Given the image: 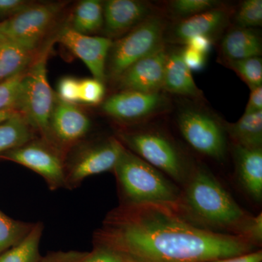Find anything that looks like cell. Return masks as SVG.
I'll list each match as a JSON object with an SVG mask.
<instances>
[{"label": "cell", "instance_id": "cell-17", "mask_svg": "<svg viewBox=\"0 0 262 262\" xmlns=\"http://www.w3.org/2000/svg\"><path fill=\"white\" fill-rule=\"evenodd\" d=\"M229 13L225 8L217 7L204 13L184 18L172 31V37L177 42L185 43L189 38L211 34L223 28L228 20Z\"/></svg>", "mask_w": 262, "mask_h": 262}, {"label": "cell", "instance_id": "cell-24", "mask_svg": "<svg viewBox=\"0 0 262 262\" xmlns=\"http://www.w3.org/2000/svg\"><path fill=\"white\" fill-rule=\"evenodd\" d=\"M42 232V223L34 225L18 244L0 254V262H39L42 257L39 253Z\"/></svg>", "mask_w": 262, "mask_h": 262}, {"label": "cell", "instance_id": "cell-3", "mask_svg": "<svg viewBox=\"0 0 262 262\" xmlns=\"http://www.w3.org/2000/svg\"><path fill=\"white\" fill-rule=\"evenodd\" d=\"M122 206L155 204L176 208L181 187L167 176L124 147L113 170Z\"/></svg>", "mask_w": 262, "mask_h": 262}, {"label": "cell", "instance_id": "cell-25", "mask_svg": "<svg viewBox=\"0 0 262 262\" xmlns=\"http://www.w3.org/2000/svg\"><path fill=\"white\" fill-rule=\"evenodd\" d=\"M33 226L10 219L0 211V254L18 244L29 234Z\"/></svg>", "mask_w": 262, "mask_h": 262}, {"label": "cell", "instance_id": "cell-31", "mask_svg": "<svg viewBox=\"0 0 262 262\" xmlns=\"http://www.w3.org/2000/svg\"><path fill=\"white\" fill-rule=\"evenodd\" d=\"M105 88L101 81L86 78L80 81V102L96 104L102 101Z\"/></svg>", "mask_w": 262, "mask_h": 262}, {"label": "cell", "instance_id": "cell-23", "mask_svg": "<svg viewBox=\"0 0 262 262\" xmlns=\"http://www.w3.org/2000/svg\"><path fill=\"white\" fill-rule=\"evenodd\" d=\"M103 26V8L98 0H84L76 7L71 28L80 34L89 35L101 30Z\"/></svg>", "mask_w": 262, "mask_h": 262}, {"label": "cell", "instance_id": "cell-14", "mask_svg": "<svg viewBox=\"0 0 262 262\" xmlns=\"http://www.w3.org/2000/svg\"><path fill=\"white\" fill-rule=\"evenodd\" d=\"M50 137L53 146H71L83 138L91 128V120L75 104L59 98L55 101L49 123Z\"/></svg>", "mask_w": 262, "mask_h": 262}, {"label": "cell", "instance_id": "cell-35", "mask_svg": "<svg viewBox=\"0 0 262 262\" xmlns=\"http://www.w3.org/2000/svg\"><path fill=\"white\" fill-rule=\"evenodd\" d=\"M85 253L77 251H55L43 256L39 262H79Z\"/></svg>", "mask_w": 262, "mask_h": 262}, {"label": "cell", "instance_id": "cell-13", "mask_svg": "<svg viewBox=\"0 0 262 262\" xmlns=\"http://www.w3.org/2000/svg\"><path fill=\"white\" fill-rule=\"evenodd\" d=\"M167 56L168 53L163 46L136 61L115 80L119 89L145 94L160 93L163 89Z\"/></svg>", "mask_w": 262, "mask_h": 262}, {"label": "cell", "instance_id": "cell-32", "mask_svg": "<svg viewBox=\"0 0 262 262\" xmlns=\"http://www.w3.org/2000/svg\"><path fill=\"white\" fill-rule=\"evenodd\" d=\"M58 98L66 103L80 102V81L71 77L62 78L58 84Z\"/></svg>", "mask_w": 262, "mask_h": 262}, {"label": "cell", "instance_id": "cell-2", "mask_svg": "<svg viewBox=\"0 0 262 262\" xmlns=\"http://www.w3.org/2000/svg\"><path fill=\"white\" fill-rule=\"evenodd\" d=\"M176 210L199 228L242 237L252 215L245 211L215 176L202 165H194L187 182L181 187Z\"/></svg>", "mask_w": 262, "mask_h": 262}, {"label": "cell", "instance_id": "cell-7", "mask_svg": "<svg viewBox=\"0 0 262 262\" xmlns=\"http://www.w3.org/2000/svg\"><path fill=\"white\" fill-rule=\"evenodd\" d=\"M181 134L193 149L216 161L227 155L225 127L212 115L194 108H186L177 118Z\"/></svg>", "mask_w": 262, "mask_h": 262}, {"label": "cell", "instance_id": "cell-10", "mask_svg": "<svg viewBox=\"0 0 262 262\" xmlns=\"http://www.w3.org/2000/svg\"><path fill=\"white\" fill-rule=\"evenodd\" d=\"M124 146L116 138H110L84 148L65 167V187L73 189L91 176L113 171Z\"/></svg>", "mask_w": 262, "mask_h": 262}, {"label": "cell", "instance_id": "cell-15", "mask_svg": "<svg viewBox=\"0 0 262 262\" xmlns=\"http://www.w3.org/2000/svg\"><path fill=\"white\" fill-rule=\"evenodd\" d=\"M103 8V30L111 39L130 32L153 15L149 3L136 0H108Z\"/></svg>", "mask_w": 262, "mask_h": 262}, {"label": "cell", "instance_id": "cell-16", "mask_svg": "<svg viewBox=\"0 0 262 262\" xmlns=\"http://www.w3.org/2000/svg\"><path fill=\"white\" fill-rule=\"evenodd\" d=\"M236 175L241 187L253 201L262 198V148L234 145Z\"/></svg>", "mask_w": 262, "mask_h": 262}, {"label": "cell", "instance_id": "cell-41", "mask_svg": "<svg viewBox=\"0 0 262 262\" xmlns=\"http://www.w3.org/2000/svg\"><path fill=\"white\" fill-rule=\"evenodd\" d=\"M6 40V39H5V37H3V34H2L1 32H0V44H1L2 42H4V41Z\"/></svg>", "mask_w": 262, "mask_h": 262}, {"label": "cell", "instance_id": "cell-40", "mask_svg": "<svg viewBox=\"0 0 262 262\" xmlns=\"http://www.w3.org/2000/svg\"><path fill=\"white\" fill-rule=\"evenodd\" d=\"M17 113L18 112L16 110H8L0 112V123L8 120L10 117L13 116Z\"/></svg>", "mask_w": 262, "mask_h": 262}, {"label": "cell", "instance_id": "cell-19", "mask_svg": "<svg viewBox=\"0 0 262 262\" xmlns=\"http://www.w3.org/2000/svg\"><path fill=\"white\" fill-rule=\"evenodd\" d=\"M221 48L224 56L229 61L259 57L261 54V38L252 29L237 27L225 34Z\"/></svg>", "mask_w": 262, "mask_h": 262}, {"label": "cell", "instance_id": "cell-37", "mask_svg": "<svg viewBox=\"0 0 262 262\" xmlns=\"http://www.w3.org/2000/svg\"><path fill=\"white\" fill-rule=\"evenodd\" d=\"M184 44L194 51L206 56L211 51L212 40L211 38L208 36L198 35L189 38Z\"/></svg>", "mask_w": 262, "mask_h": 262}, {"label": "cell", "instance_id": "cell-30", "mask_svg": "<svg viewBox=\"0 0 262 262\" xmlns=\"http://www.w3.org/2000/svg\"><path fill=\"white\" fill-rule=\"evenodd\" d=\"M220 4L214 0H176L170 3V8L176 15L187 18L220 7Z\"/></svg>", "mask_w": 262, "mask_h": 262}, {"label": "cell", "instance_id": "cell-8", "mask_svg": "<svg viewBox=\"0 0 262 262\" xmlns=\"http://www.w3.org/2000/svg\"><path fill=\"white\" fill-rule=\"evenodd\" d=\"M0 158L20 164L39 174L51 190L65 187V164L61 152L47 141H29L7 151Z\"/></svg>", "mask_w": 262, "mask_h": 262}, {"label": "cell", "instance_id": "cell-38", "mask_svg": "<svg viewBox=\"0 0 262 262\" xmlns=\"http://www.w3.org/2000/svg\"><path fill=\"white\" fill-rule=\"evenodd\" d=\"M262 111V86L251 90L245 114H252Z\"/></svg>", "mask_w": 262, "mask_h": 262}, {"label": "cell", "instance_id": "cell-36", "mask_svg": "<svg viewBox=\"0 0 262 262\" xmlns=\"http://www.w3.org/2000/svg\"><path fill=\"white\" fill-rule=\"evenodd\" d=\"M30 5L23 0H0V17L10 18Z\"/></svg>", "mask_w": 262, "mask_h": 262}, {"label": "cell", "instance_id": "cell-27", "mask_svg": "<svg viewBox=\"0 0 262 262\" xmlns=\"http://www.w3.org/2000/svg\"><path fill=\"white\" fill-rule=\"evenodd\" d=\"M229 66L251 90L262 86V61L259 57L229 61Z\"/></svg>", "mask_w": 262, "mask_h": 262}, {"label": "cell", "instance_id": "cell-9", "mask_svg": "<svg viewBox=\"0 0 262 262\" xmlns=\"http://www.w3.org/2000/svg\"><path fill=\"white\" fill-rule=\"evenodd\" d=\"M61 8L57 3L31 4L0 23V32L7 40L34 51Z\"/></svg>", "mask_w": 262, "mask_h": 262}, {"label": "cell", "instance_id": "cell-28", "mask_svg": "<svg viewBox=\"0 0 262 262\" xmlns=\"http://www.w3.org/2000/svg\"><path fill=\"white\" fill-rule=\"evenodd\" d=\"M233 20L239 28L251 29L261 26V0L244 1L234 15Z\"/></svg>", "mask_w": 262, "mask_h": 262}, {"label": "cell", "instance_id": "cell-5", "mask_svg": "<svg viewBox=\"0 0 262 262\" xmlns=\"http://www.w3.org/2000/svg\"><path fill=\"white\" fill-rule=\"evenodd\" d=\"M118 140L181 187L192 173L194 165L188 161L175 143L161 133L155 130L121 132Z\"/></svg>", "mask_w": 262, "mask_h": 262}, {"label": "cell", "instance_id": "cell-18", "mask_svg": "<svg viewBox=\"0 0 262 262\" xmlns=\"http://www.w3.org/2000/svg\"><path fill=\"white\" fill-rule=\"evenodd\" d=\"M163 90L172 94L201 97L202 91L193 80L191 71L184 63L182 51L168 53L164 72Z\"/></svg>", "mask_w": 262, "mask_h": 262}, {"label": "cell", "instance_id": "cell-29", "mask_svg": "<svg viewBox=\"0 0 262 262\" xmlns=\"http://www.w3.org/2000/svg\"><path fill=\"white\" fill-rule=\"evenodd\" d=\"M79 262H145L118 250L94 245V249Z\"/></svg>", "mask_w": 262, "mask_h": 262}, {"label": "cell", "instance_id": "cell-21", "mask_svg": "<svg viewBox=\"0 0 262 262\" xmlns=\"http://www.w3.org/2000/svg\"><path fill=\"white\" fill-rule=\"evenodd\" d=\"M34 52L13 41L0 44V82L27 70L34 59Z\"/></svg>", "mask_w": 262, "mask_h": 262}, {"label": "cell", "instance_id": "cell-34", "mask_svg": "<svg viewBox=\"0 0 262 262\" xmlns=\"http://www.w3.org/2000/svg\"><path fill=\"white\" fill-rule=\"evenodd\" d=\"M184 63L190 71H201L206 65V56L187 47L182 51Z\"/></svg>", "mask_w": 262, "mask_h": 262}, {"label": "cell", "instance_id": "cell-39", "mask_svg": "<svg viewBox=\"0 0 262 262\" xmlns=\"http://www.w3.org/2000/svg\"><path fill=\"white\" fill-rule=\"evenodd\" d=\"M208 262H262V251L258 249L239 256L218 258Z\"/></svg>", "mask_w": 262, "mask_h": 262}, {"label": "cell", "instance_id": "cell-6", "mask_svg": "<svg viewBox=\"0 0 262 262\" xmlns=\"http://www.w3.org/2000/svg\"><path fill=\"white\" fill-rule=\"evenodd\" d=\"M166 23L152 15L113 42L107 57L106 75L116 80L124 71L164 46Z\"/></svg>", "mask_w": 262, "mask_h": 262}, {"label": "cell", "instance_id": "cell-22", "mask_svg": "<svg viewBox=\"0 0 262 262\" xmlns=\"http://www.w3.org/2000/svg\"><path fill=\"white\" fill-rule=\"evenodd\" d=\"M34 134L28 122L17 113L0 123V154L15 149L32 141Z\"/></svg>", "mask_w": 262, "mask_h": 262}, {"label": "cell", "instance_id": "cell-11", "mask_svg": "<svg viewBox=\"0 0 262 262\" xmlns=\"http://www.w3.org/2000/svg\"><path fill=\"white\" fill-rule=\"evenodd\" d=\"M168 103L167 98L160 93L123 91L107 98L101 108L108 116L119 121L139 122L163 111Z\"/></svg>", "mask_w": 262, "mask_h": 262}, {"label": "cell", "instance_id": "cell-20", "mask_svg": "<svg viewBox=\"0 0 262 262\" xmlns=\"http://www.w3.org/2000/svg\"><path fill=\"white\" fill-rule=\"evenodd\" d=\"M226 133L234 145L246 148H262V111L244 114L238 121L225 125Z\"/></svg>", "mask_w": 262, "mask_h": 262}, {"label": "cell", "instance_id": "cell-26", "mask_svg": "<svg viewBox=\"0 0 262 262\" xmlns=\"http://www.w3.org/2000/svg\"><path fill=\"white\" fill-rule=\"evenodd\" d=\"M27 69L0 82V112L8 110H17Z\"/></svg>", "mask_w": 262, "mask_h": 262}, {"label": "cell", "instance_id": "cell-1", "mask_svg": "<svg viewBox=\"0 0 262 262\" xmlns=\"http://www.w3.org/2000/svg\"><path fill=\"white\" fill-rule=\"evenodd\" d=\"M94 245L145 262H208L258 249L239 236L199 228L173 207L155 203L115 208L95 232Z\"/></svg>", "mask_w": 262, "mask_h": 262}, {"label": "cell", "instance_id": "cell-4", "mask_svg": "<svg viewBox=\"0 0 262 262\" xmlns=\"http://www.w3.org/2000/svg\"><path fill=\"white\" fill-rule=\"evenodd\" d=\"M54 42L53 39L48 42L27 69L17 108L32 128L39 131L43 140L51 144L50 118L56 98L48 82L47 63Z\"/></svg>", "mask_w": 262, "mask_h": 262}, {"label": "cell", "instance_id": "cell-12", "mask_svg": "<svg viewBox=\"0 0 262 262\" xmlns=\"http://www.w3.org/2000/svg\"><path fill=\"white\" fill-rule=\"evenodd\" d=\"M54 38L85 63L94 78L103 82L106 77V61L113 39L85 35L71 27H65Z\"/></svg>", "mask_w": 262, "mask_h": 262}, {"label": "cell", "instance_id": "cell-33", "mask_svg": "<svg viewBox=\"0 0 262 262\" xmlns=\"http://www.w3.org/2000/svg\"><path fill=\"white\" fill-rule=\"evenodd\" d=\"M243 237L249 241L251 244L254 245L258 248L261 246L262 243V214L253 216L248 221L247 225L244 231Z\"/></svg>", "mask_w": 262, "mask_h": 262}]
</instances>
